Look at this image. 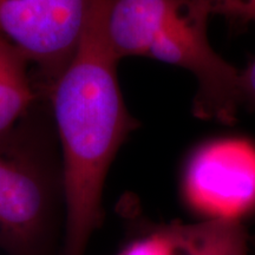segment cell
<instances>
[{"mask_svg":"<svg viewBox=\"0 0 255 255\" xmlns=\"http://www.w3.org/2000/svg\"><path fill=\"white\" fill-rule=\"evenodd\" d=\"M56 139L50 104L44 100L0 136V247L12 254L34 253L57 191L63 190V177H55L50 163Z\"/></svg>","mask_w":255,"mask_h":255,"instance_id":"3957f363","label":"cell"},{"mask_svg":"<svg viewBox=\"0 0 255 255\" xmlns=\"http://www.w3.org/2000/svg\"><path fill=\"white\" fill-rule=\"evenodd\" d=\"M41 100L26 59L0 34V136Z\"/></svg>","mask_w":255,"mask_h":255,"instance_id":"52a82bcc","label":"cell"},{"mask_svg":"<svg viewBox=\"0 0 255 255\" xmlns=\"http://www.w3.org/2000/svg\"><path fill=\"white\" fill-rule=\"evenodd\" d=\"M181 186L202 220L240 222L255 210V144L241 137L202 143L190 152Z\"/></svg>","mask_w":255,"mask_h":255,"instance_id":"5b68a950","label":"cell"},{"mask_svg":"<svg viewBox=\"0 0 255 255\" xmlns=\"http://www.w3.org/2000/svg\"><path fill=\"white\" fill-rule=\"evenodd\" d=\"M108 1L0 0V34L26 59L41 98L47 101L92 17Z\"/></svg>","mask_w":255,"mask_h":255,"instance_id":"277c9868","label":"cell"},{"mask_svg":"<svg viewBox=\"0 0 255 255\" xmlns=\"http://www.w3.org/2000/svg\"><path fill=\"white\" fill-rule=\"evenodd\" d=\"M120 255H171V246L164 226L128 245Z\"/></svg>","mask_w":255,"mask_h":255,"instance_id":"ba28073f","label":"cell"},{"mask_svg":"<svg viewBox=\"0 0 255 255\" xmlns=\"http://www.w3.org/2000/svg\"><path fill=\"white\" fill-rule=\"evenodd\" d=\"M245 21H254L255 23V0H248Z\"/></svg>","mask_w":255,"mask_h":255,"instance_id":"8fae6325","label":"cell"},{"mask_svg":"<svg viewBox=\"0 0 255 255\" xmlns=\"http://www.w3.org/2000/svg\"><path fill=\"white\" fill-rule=\"evenodd\" d=\"M242 107L255 111V59L240 73Z\"/></svg>","mask_w":255,"mask_h":255,"instance_id":"30bf717a","label":"cell"},{"mask_svg":"<svg viewBox=\"0 0 255 255\" xmlns=\"http://www.w3.org/2000/svg\"><path fill=\"white\" fill-rule=\"evenodd\" d=\"M209 8L210 13L245 21L248 0H199Z\"/></svg>","mask_w":255,"mask_h":255,"instance_id":"9c48e42d","label":"cell"},{"mask_svg":"<svg viewBox=\"0 0 255 255\" xmlns=\"http://www.w3.org/2000/svg\"><path fill=\"white\" fill-rule=\"evenodd\" d=\"M110 1L92 17L75 57L47 96L62 151L63 255L84 254L103 219L102 196L110 165L141 126L124 102L117 78L120 60L105 36Z\"/></svg>","mask_w":255,"mask_h":255,"instance_id":"6da1fadb","label":"cell"},{"mask_svg":"<svg viewBox=\"0 0 255 255\" xmlns=\"http://www.w3.org/2000/svg\"><path fill=\"white\" fill-rule=\"evenodd\" d=\"M171 255H248L241 222L202 220L164 225Z\"/></svg>","mask_w":255,"mask_h":255,"instance_id":"8992f818","label":"cell"},{"mask_svg":"<svg viewBox=\"0 0 255 255\" xmlns=\"http://www.w3.org/2000/svg\"><path fill=\"white\" fill-rule=\"evenodd\" d=\"M210 15L199 0H111L105 36L117 60L148 57L190 72L197 84L194 115L232 124L242 107L241 70L210 44Z\"/></svg>","mask_w":255,"mask_h":255,"instance_id":"7a4b0ae2","label":"cell"}]
</instances>
